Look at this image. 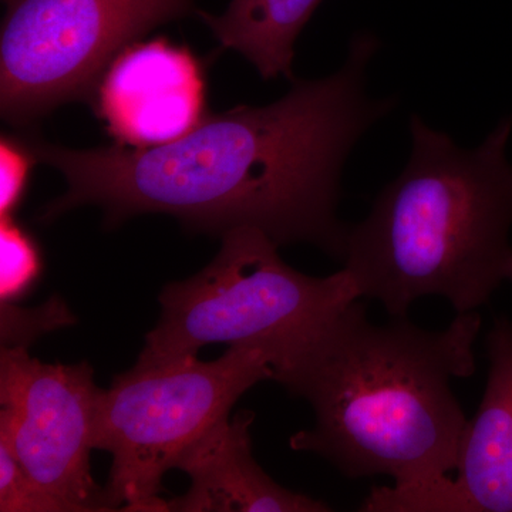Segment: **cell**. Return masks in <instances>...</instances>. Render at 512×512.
I'll list each match as a JSON object with an SVG mask.
<instances>
[{
  "mask_svg": "<svg viewBox=\"0 0 512 512\" xmlns=\"http://www.w3.org/2000/svg\"><path fill=\"white\" fill-rule=\"evenodd\" d=\"M372 33L353 37L342 69L292 80L282 99L210 113L161 146L76 150L23 131L37 161L63 175L67 190L40 215L49 222L96 205L109 225L167 214L190 232L258 229L282 245L311 244L343 262L349 225L338 218L340 177L350 151L393 99L366 94Z\"/></svg>",
  "mask_w": 512,
  "mask_h": 512,
  "instance_id": "obj_1",
  "label": "cell"
},
{
  "mask_svg": "<svg viewBox=\"0 0 512 512\" xmlns=\"http://www.w3.org/2000/svg\"><path fill=\"white\" fill-rule=\"evenodd\" d=\"M477 312L457 313L429 330L407 316L386 325L350 303L272 382L311 404L312 429L289 446L332 464L343 476H386L402 491L426 490L450 477L467 417L451 383L477 370Z\"/></svg>",
  "mask_w": 512,
  "mask_h": 512,
  "instance_id": "obj_2",
  "label": "cell"
},
{
  "mask_svg": "<svg viewBox=\"0 0 512 512\" xmlns=\"http://www.w3.org/2000/svg\"><path fill=\"white\" fill-rule=\"evenodd\" d=\"M410 133L409 163L349 225L343 269L390 316L427 296L476 312L512 282V116L471 150L419 116Z\"/></svg>",
  "mask_w": 512,
  "mask_h": 512,
  "instance_id": "obj_3",
  "label": "cell"
},
{
  "mask_svg": "<svg viewBox=\"0 0 512 512\" xmlns=\"http://www.w3.org/2000/svg\"><path fill=\"white\" fill-rule=\"evenodd\" d=\"M211 264L165 286L161 318L137 366L194 359L211 343L259 349L276 367L305 348L359 293L345 269L319 278L296 271L258 229L222 235Z\"/></svg>",
  "mask_w": 512,
  "mask_h": 512,
  "instance_id": "obj_4",
  "label": "cell"
},
{
  "mask_svg": "<svg viewBox=\"0 0 512 512\" xmlns=\"http://www.w3.org/2000/svg\"><path fill=\"white\" fill-rule=\"evenodd\" d=\"M272 380L262 350L229 346L212 362L198 357L134 366L101 393L96 450L107 451L106 491L114 511L164 512L163 478L181 456L229 419L255 384Z\"/></svg>",
  "mask_w": 512,
  "mask_h": 512,
  "instance_id": "obj_5",
  "label": "cell"
},
{
  "mask_svg": "<svg viewBox=\"0 0 512 512\" xmlns=\"http://www.w3.org/2000/svg\"><path fill=\"white\" fill-rule=\"evenodd\" d=\"M0 114L29 130L57 107L90 104L123 50L165 23L197 13L195 0H3Z\"/></svg>",
  "mask_w": 512,
  "mask_h": 512,
  "instance_id": "obj_6",
  "label": "cell"
},
{
  "mask_svg": "<svg viewBox=\"0 0 512 512\" xmlns=\"http://www.w3.org/2000/svg\"><path fill=\"white\" fill-rule=\"evenodd\" d=\"M101 393L87 362L50 365L28 348L0 350V441L66 512L114 511L90 470Z\"/></svg>",
  "mask_w": 512,
  "mask_h": 512,
  "instance_id": "obj_7",
  "label": "cell"
},
{
  "mask_svg": "<svg viewBox=\"0 0 512 512\" xmlns=\"http://www.w3.org/2000/svg\"><path fill=\"white\" fill-rule=\"evenodd\" d=\"M89 106L117 146L171 143L208 114L204 64L165 37L140 40L110 64Z\"/></svg>",
  "mask_w": 512,
  "mask_h": 512,
  "instance_id": "obj_8",
  "label": "cell"
},
{
  "mask_svg": "<svg viewBox=\"0 0 512 512\" xmlns=\"http://www.w3.org/2000/svg\"><path fill=\"white\" fill-rule=\"evenodd\" d=\"M485 346L487 383L461 436L456 477L431 488L427 510L512 512V320L495 319Z\"/></svg>",
  "mask_w": 512,
  "mask_h": 512,
  "instance_id": "obj_9",
  "label": "cell"
},
{
  "mask_svg": "<svg viewBox=\"0 0 512 512\" xmlns=\"http://www.w3.org/2000/svg\"><path fill=\"white\" fill-rule=\"evenodd\" d=\"M255 414L241 412L208 431L178 460L177 470L190 477L184 495L168 500L177 512H325L332 508L272 480L252 456Z\"/></svg>",
  "mask_w": 512,
  "mask_h": 512,
  "instance_id": "obj_10",
  "label": "cell"
},
{
  "mask_svg": "<svg viewBox=\"0 0 512 512\" xmlns=\"http://www.w3.org/2000/svg\"><path fill=\"white\" fill-rule=\"evenodd\" d=\"M323 0H231L221 15L198 10L222 49L237 52L262 79H293L295 43Z\"/></svg>",
  "mask_w": 512,
  "mask_h": 512,
  "instance_id": "obj_11",
  "label": "cell"
},
{
  "mask_svg": "<svg viewBox=\"0 0 512 512\" xmlns=\"http://www.w3.org/2000/svg\"><path fill=\"white\" fill-rule=\"evenodd\" d=\"M42 269V252L28 229L15 217L0 218V302L25 298Z\"/></svg>",
  "mask_w": 512,
  "mask_h": 512,
  "instance_id": "obj_12",
  "label": "cell"
},
{
  "mask_svg": "<svg viewBox=\"0 0 512 512\" xmlns=\"http://www.w3.org/2000/svg\"><path fill=\"white\" fill-rule=\"evenodd\" d=\"M2 348H28L33 340L50 330L74 323L72 313L60 299H50L36 309H20L18 303L0 302Z\"/></svg>",
  "mask_w": 512,
  "mask_h": 512,
  "instance_id": "obj_13",
  "label": "cell"
},
{
  "mask_svg": "<svg viewBox=\"0 0 512 512\" xmlns=\"http://www.w3.org/2000/svg\"><path fill=\"white\" fill-rule=\"evenodd\" d=\"M37 163L39 161L22 131L3 134L0 141V218L15 217Z\"/></svg>",
  "mask_w": 512,
  "mask_h": 512,
  "instance_id": "obj_14",
  "label": "cell"
},
{
  "mask_svg": "<svg viewBox=\"0 0 512 512\" xmlns=\"http://www.w3.org/2000/svg\"><path fill=\"white\" fill-rule=\"evenodd\" d=\"M0 511L66 512L56 498L47 494L33 481L2 441H0Z\"/></svg>",
  "mask_w": 512,
  "mask_h": 512,
  "instance_id": "obj_15",
  "label": "cell"
}]
</instances>
